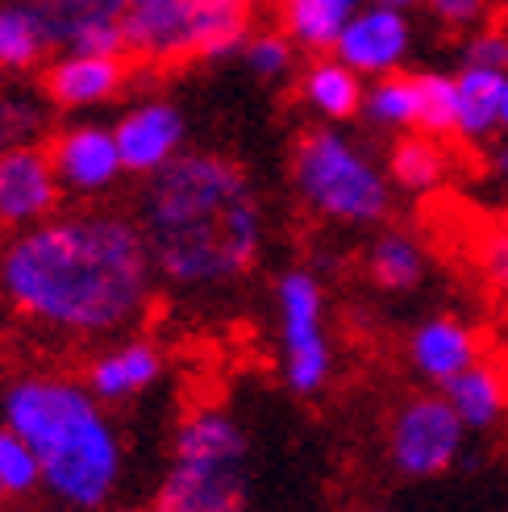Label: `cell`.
Returning <instances> with one entry per match:
<instances>
[{
	"instance_id": "6da1fadb",
	"label": "cell",
	"mask_w": 508,
	"mask_h": 512,
	"mask_svg": "<svg viewBox=\"0 0 508 512\" xmlns=\"http://www.w3.org/2000/svg\"><path fill=\"white\" fill-rule=\"evenodd\" d=\"M155 275L142 225L121 213L46 217L0 250L9 309L71 338L130 329L146 313Z\"/></svg>"
},
{
	"instance_id": "7a4b0ae2",
	"label": "cell",
	"mask_w": 508,
	"mask_h": 512,
	"mask_svg": "<svg viewBox=\"0 0 508 512\" xmlns=\"http://www.w3.org/2000/svg\"><path fill=\"white\" fill-rule=\"evenodd\" d=\"M138 225L155 271L175 288L205 292L242 279L263 250V200L225 155L192 150L146 175Z\"/></svg>"
},
{
	"instance_id": "3957f363",
	"label": "cell",
	"mask_w": 508,
	"mask_h": 512,
	"mask_svg": "<svg viewBox=\"0 0 508 512\" xmlns=\"http://www.w3.org/2000/svg\"><path fill=\"white\" fill-rule=\"evenodd\" d=\"M5 425L34 446L42 488L71 508H105L121 483V442L88 383L34 375L5 392Z\"/></svg>"
},
{
	"instance_id": "277c9868",
	"label": "cell",
	"mask_w": 508,
	"mask_h": 512,
	"mask_svg": "<svg viewBox=\"0 0 508 512\" xmlns=\"http://www.w3.org/2000/svg\"><path fill=\"white\" fill-rule=\"evenodd\" d=\"M125 55L138 59H209L238 55L250 38L246 9L234 0H125Z\"/></svg>"
},
{
	"instance_id": "5b68a950",
	"label": "cell",
	"mask_w": 508,
	"mask_h": 512,
	"mask_svg": "<svg viewBox=\"0 0 508 512\" xmlns=\"http://www.w3.org/2000/svg\"><path fill=\"white\" fill-rule=\"evenodd\" d=\"M292 188L317 217L338 225H375L392 204L388 175L338 130L300 134L292 146Z\"/></svg>"
},
{
	"instance_id": "8992f818",
	"label": "cell",
	"mask_w": 508,
	"mask_h": 512,
	"mask_svg": "<svg viewBox=\"0 0 508 512\" xmlns=\"http://www.w3.org/2000/svg\"><path fill=\"white\" fill-rule=\"evenodd\" d=\"M279 338H284V379L296 396H317L334 375V350L325 338V292L317 275L292 267L275 284Z\"/></svg>"
},
{
	"instance_id": "52a82bcc",
	"label": "cell",
	"mask_w": 508,
	"mask_h": 512,
	"mask_svg": "<svg viewBox=\"0 0 508 512\" xmlns=\"http://www.w3.org/2000/svg\"><path fill=\"white\" fill-rule=\"evenodd\" d=\"M467 421L446 396H417L392 417L388 454L404 479H438L463 454Z\"/></svg>"
},
{
	"instance_id": "ba28073f",
	"label": "cell",
	"mask_w": 508,
	"mask_h": 512,
	"mask_svg": "<svg viewBox=\"0 0 508 512\" xmlns=\"http://www.w3.org/2000/svg\"><path fill=\"white\" fill-rule=\"evenodd\" d=\"M59 196L63 184L50 150L21 142L0 155V225L30 229L46 217H55Z\"/></svg>"
},
{
	"instance_id": "9c48e42d",
	"label": "cell",
	"mask_w": 508,
	"mask_h": 512,
	"mask_svg": "<svg viewBox=\"0 0 508 512\" xmlns=\"http://www.w3.org/2000/svg\"><path fill=\"white\" fill-rule=\"evenodd\" d=\"M409 42H413V30L404 9L371 5L346 21L334 55L359 75H388V71H400L404 55H409Z\"/></svg>"
},
{
	"instance_id": "30bf717a",
	"label": "cell",
	"mask_w": 508,
	"mask_h": 512,
	"mask_svg": "<svg viewBox=\"0 0 508 512\" xmlns=\"http://www.w3.org/2000/svg\"><path fill=\"white\" fill-rule=\"evenodd\" d=\"M50 159H55L59 184L67 192H80V196L109 192L125 175L117 134L105 130V125H71V130L55 134V142H50Z\"/></svg>"
},
{
	"instance_id": "8fae6325",
	"label": "cell",
	"mask_w": 508,
	"mask_h": 512,
	"mask_svg": "<svg viewBox=\"0 0 508 512\" xmlns=\"http://www.w3.org/2000/svg\"><path fill=\"white\" fill-rule=\"evenodd\" d=\"M117 150H121V163L125 171L134 175H155L159 167H167L184 146V113L167 105V100H146V105L130 109L117 125Z\"/></svg>"
},
{
	"instance_id": "7c38bea8",
	"label": "cell",
	"mask_w": 508,
	"mask_h": 512,
	"mask_svg": "<svg viewBox=\"0 0 508 512\" xmlns=\"http://www.w3.org/2000/svg\"><path fill=\"white\" fill-rule=\"evenodd\" d=\"M55 46L125 55V0H42Z\"/></svg>"
},
{
	"instance_id": "4fadbf2b",
	"label": "cell",
	"mask_w": 508,
	"mask_h": 512,
	"mask_svg": "<svg viewBox=\"0 0 508 512\" xmlns=\"http://www.w3.org/2000/svg\"><path fill=\"white\" fill-rule=\"evenodd\" d=\"M125 80H130V67H125L121 55L67 50L63 59L46 67V96L55 100L59 109H88V105L113 100L125 88Z\"/></svg>"
},
{
	"instance_id": "5bb4252c",
	"label": "cell",
	"mask_w": 508,
	"mask_h": 512,
	"mask_svg": "<svg viewBox=\"0 0 508 512\" xmlns=\"http://www.w3.org/2000/svg\"><path fill=\"white\" fill-rule=\"evenodd\" d=\"M242 458H246V433L230 413H221V408H200V413H192L175 429V450H171L175 467L242 471Z\"/></svg>"
},
{
	"instance_id": "9a60e30c",
	"label": "cell",
	"mask_w": 508,
	"mask_h": 512,
	"mask_svg": "<svg viewBox=\"0 0 508 512\" xmlns=\"http://www.w3.org/2000/svg\"><path fill=\"white\" fill-rule=\"evenodd\" d=\"M409 363H413V371L421 379L446 388L459 371L479 363V338H475V329L463 325L459 317H434V321H425V325L413 329Z\"/></svg>"
},
{
	"instance_id": "2e32d148",
	"label": "cell",
	"mask_w": 508,
	"mask_h": 512,
	"mask_svg": "<svg viewBox=\"0 0 508 512\" xmlns=\"http://www.w3.org/2000/svg\"><path fill=\"white\" fill-rule=\"evenodd\" d=\"M163 379V350L155 342H121L105 354L92 358L88 367V392L105 404H117V400H130V396H142L146 388H155Z\"/></svg>"
},
{
	"instance_id": "e0dca14e",
	"label": "cell",
	"mask_w": 508,
	"mask_h": 512,
	"mask_svg": "<svg viewBox=\"0 0 508 512\" xmlns=\"http://www.w3.org/2000/svg\"><path fill=\"white\" fill-rule=\"evenodd\" d=\"M155 508L159 512H238L246 508V479L242 471H192L171 463L155 496Z\"/></svg>"
},
{
	"instance_id": "ac0fdd59",
	"label": "cell",
	"mask_w": 508,
	"mask_h": 512,
	"mask_svg": "<svg viewBox=\"0 0 508 512\" xmlns=\"http://www.w3.org/2000/svg\"><path fill=\"white\" fill-rule=\"evenodd\" d=\"M55 46L42 0H9L0 5V71H30Z\"/></svg>"
},
{
	"instance_id": "d6986e66",
	"label": "cell",
	"mask_w": 508,
	"mask_h": 512,
	"mask_svg": "<svg viewBox=\"0 0 508 512\" xmlns=\"http://www.w3.org/2000/svg\"><path fill=\"white\" fill-rule=\"evenodd\" d=\"M300 96L313 113H321L325 121H346L354 113H363V75L350 63L334 59H317L300 80Z\"/></svg>"
},
{
	"instance_id": "ffe728a7",
	"label": "cell",
	"mask_w": 508,
	"mask_h": 512,
	"mask_svg": "<svg viewBox=\"0 0 508 512\" xmlns=\"http://www.w3.org/2000/svg\"><path fill=\"white\" fill-rule=\"evenodd\" d=\"M508 71L467 63L459 75V134L463 142H488L500 130V100Z\"/></svg>"
},
{
	"instance_id": "44dd1931",
	"label": "cell",
	"mask_w": 508,
	"mask_h": 512,
	"mask_svg": "<svg viewBox=\"0 0 508 512\" xmlns=\"http://www.w3.org/2000/svg\"><path fill=\"white\" fill-rule=\"evenodd\" d=\"M363 9V0H279V17L296 46L334 50L346 21Z\"/></svg>"
},
{
	"instance_id": "7402d4cb",
	"label": "cell",
	"mask_w": 508,
	"mask_h": 512,
	"mask_svg": "<svg viewBox=\"0 0 508 512\" xmlns=\"http://www.w3.org/2000/svg\"><path fill=\"white\" fill-rule=\"evenodd\" d=\"M442 396L454 404V413L467 421V429H492L508 408V383L496 367L471 363L467 371H459L446 383Z\"/></svg>"
},
{
	"instance_id": "603a6c76",
	"label": "cell",
	"mask_w": 508,
	"mask_h": 512,
	"mask_svg": "<svg viewBox=\"0 0 508 512\" xmlns=\"http://www.w3.org/2000/svg\"><path fill=\"white\" fill-rule=\"evenodd\" d=\"M367 271L384 292H413L421 284V275H425V254L409 234L388 229V234H379L371 242Z\"/></svg>"
},
{
	"instance_id": "cb8c5ba5",
	"label": "cell",
	"mask_w": 508,
	"mask_h": 512,
	"mask_svg": "<svg viewBox=\"0 0 508 512\" xmlns=\"http://www.w3.org/2000/svg\"><path fill=\"white\" fill-rule=\"evenodd\" d=\"M446 150L442 142H434V134H421V138H400L392 146V159H388V175L392 184L409 188V192H429L446 179Z\"/></svg>"
},
{
	"instance_id": "d4e9b609",
	"label": "cell",
	"mask_w": 508,
	"mask_h": 512,
	"mask_svg": "<svg viewBox=\"0 0 508 512\" xmlns=\"http://www.w3.org/2000/svg\"><path fill=\"white\" fill-rule=\"evenodd\" d=\"M417 80V130L446 138L459 130V75H442V71H421Z\"/></svg>"
},
{
	"instance_id": "484cf974",
	"label": "cell",
	"mask_w": 508,
	"mask_h": 512,
	"mask_svg": "<svg viewBox=\"0 0 508 512\" xmlns=\"http://www.w3.org/2000/svg\"><path fill=\"white\" fill-rule=\"evenodd\" d=\"M363 113L384 130H409L417 125V80L400 71L375 75L371 92L363 96Z\"/></svg>"
},
{
	"instance_id": "4316f807",
	"label": "cell",
	"mask_w": 508,
	"mask_h": 512,
	"mask_svg": "<svg viewBox=\"0 0 508 512\" xmlns=\"http://www.w3.org/2000/svg\"><path fill=\"white\" fill-rule=\"evenodd\" d=\"M0 479H5L9 496H30L42 488V463L34 446L21 438L13 425L0 429Z\"/></svg>"
},
{
	"instance_id": "83f0119b",
	"label": "cell",
	"mask_w": 508,
	"mask_h": 512,
	"mask_svg": "<svg viewBox=\"0 0 508 512\" xmlns=\"http://www.w3.org/2000/svg\"><path fill=\"white\" fill-rule=\"evenodd\" d=\"M242 59L259 80H284L296 63V42L288 34H259L242 46Z\"/></svg>"
},
{
	"instance_id": "f1b7e54d",
	"label": "cell",
	"mask_w": 508,
	"mask_h": 512,
	"mask_svg": "<svg viewBox=\"0 0 508 512\" xmlns=\"http://www.w3.org/2000/svg\"><path fill=\"white\" fill-rule=\"evenodd\" d=\"M42 130V113L25 96H0V155Z\"/></svg>"
},
{
	"instance_id": "f546056e",
	"label": "cell",
	"mask_w": 508,
	"mask_h": 512,
	"mask_svg": "<svg viewBox=\"0 0 508 512\" xmlns=\"http://www.w3.org/2000/svg\"><path fill=\"white\" fill-rule=\"evenodd\" d=\"M463 59L475 63V67L508 71V30H479V34H471Z\"/></svg>"
},
{
	"instance_id": "4dcf8cb0",
	"label": "cell",
	"mask_w": 508,
	"mask_h": 512,
	"mask_svg": "<svg viewBox=\"0 0 508 512\" xmlns=\"http://www.w3.org/2000/svg\"><path fill=\"white\" fill-rule=\"evenodd\" d=\"M479 267H484L488 284L508 300V234H492L479 250Z\"/></svg>"
},
{
	"instance_id": "1f68e13d",
	"label": "cell",
	"mask_w": 508,
	"mask_h": 512,
	"mask_svg": "<svg viewBox=\"0 0 508 512\" xmlns=\"http://www.w3.org/2000/svg\"><path fill=\"white\" fill-rule=\"evenodd\" d=\"M429 9H434L446 25H459V30H467V25H475L479 17L488 13V0H429Z\"/></svg>"
},
{
	"instance_id": "d6a6232c",
	"label": "cell",
	"mask_w": 508,
	"mask_h": 512,
	"mask_svg": "<svg viewBox=\"0 0 508 512\" xmlns=\"http://www.w3.org/2000/svg\"><path fill=\"white\" fill-rule=\"evenodd\" d=\"M492 171H496L500 179H508V142H500V146L492 150Z\"/></svg>"
},
{
	"instance_id": "836d02e7",
	"label": "cell",
	"mask_w": 508,
	"mask_h": 512,
	"mask_svg": "<svg viewBox=\"0 0 508 512\" xmlns=\"http://www.w3.org/2000/svg\"><path fill=\"white\" fill-rule=\"evenodd\" d=\"M500 130L508 134V80H504V100H500Z\"/></svg>"
},
{
	"instance_id": "e575fe53",
	"label": "cell",
	"mask_w": 508,
	"mask_h": 512,
	"mask_svg": "<svg viewBox=\"0 0 508 512\" xmlns=\"http://www.w3.org/2000/svg\"><path fill=\"white\" fill-rule=\"evenodd\" d=\"M371 5H392V9H409V5H417V0H371Z\"/></svg>"
},
{
	"instance_id": "d590c367",
	"label": "cell",
	"mask_w": 508,
	"mask_h": 512,
	"mask_svg": "<svg viewBox=\"0 0 508 512\" xmlns=\"http://www.w3.org/2000/svg\"><path fill=\"white\" fill-rule=\"evenodd\" d=\"M234 5H242V9H250V5H259V0H234Z\"/></svg>"
},
{
	"instance_id": "8d00e7d4",
	"label": "cell",
	"mask_w": 508,
	"mask_h": 512,
	"mask_svg": "<svg viewBox=\"0 0 508 512\" xmlns=\"http://www.w3.org/2000/svg\"><path fill=\"white\" fill-rule=\"evenodd\" d=\"M0 496H9V492H5V479H0Z\"/></svg>"
},
{
	"instance_id": "74e56055",
	"label": "cell",
	"mask_w": 508,
	"mask_h": 512,
	"mask_svg": "<svg viewBox=\"0 0 508 512\" xmlns=\"http://www.w3.org/2000/svg\"><path fill=\"white\" fill-rule=\"evenodd\" d=\"M504 9H508V0H504Z\"/></svg>"
}]
</instances>
